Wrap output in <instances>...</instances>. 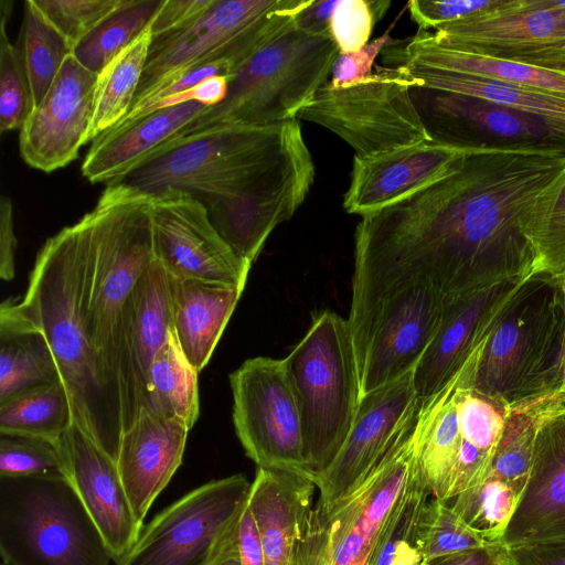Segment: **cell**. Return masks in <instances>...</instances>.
<instances>
[{
  "label": "cell",
  "mask_w": 565,
  "mask_h": 565,
  "mask_svg": "<svg viewBox=\"0 0 565 565\" xmlns=\"http://www.w3.org/2000/svg\"><path fill=\"white\" fill-rule=\"evenodd\" d=\"M563 278L536 270L505 303L480 353L469 388L509 406L562 388Z\"/></svg>",
  "instance_id": "5b68a950"
},
{
  "label": "cell",
  "mask_w": 565,
  "mask_h": 565,
  "mask_svg": "<svg viewBox=\"0 0 565 565\" xmlns=\"http://www.w3.org/2000/svg\"><path fill=\"white\" fill-rule=\"evenodd\" d=\"M390 6L387 0H340L330 24L339 52L354 53L363 49Z\"/></svg>",
  "instance_id": "7dc6e473"
},
{
  "label": "cell",
  "mask_w": 565,
  "mask_h": 565,
  "mask_svg": "<svg viewBox=\"0 0 565 565\" xmlns=\"http://www.w3.org/2000/svg\"><path fill=\"white\" fill-rule=\"evenodd\" d=\"M173 330L168 273L154 258L130 292L121 321L119 393L122 434L149 408L152 361Z\"/></svg>",
  "instance_id": "44dd1931"
},
{
  "label": "cell",
  "mask_w": 565,
  "mask_h": 565,
  "mask_svg": "<svg viewBox=\"0 0 565 565\" xmlns=\"http://www.w3.org/2000/svg\"><path fill=\"white\" fill-rule=\"evenodd\" d=\"M83 217L87 227L84 321L119 392L122 310L139 277L154 259L151 195L110 183Z\"/></svg>",
  "instance_id": "277c9868"
},
{
  "label": "cell",
  "mask_w": 565,
  "mask_h": 565,
  "mask_svg": "<svg viewBox=\"0 0 565 565\" xmlns=\"http://www.w3.org/2000/svg\"><path fill=\"white\" fill-rule=\"evenodd\" d=\"M418 84L402 66L375 65L372 75L350 85L328 81L297 119L327 128L360 157L431 141L411 97Z\"/></svg>",
  "instance_id": "30bf717a"
},
{
  "label": "cell",
  "mask_w": 565,
  "mask_h": 565,
  "mask_svg": "<svg viewBox=\"0 0 565 565\" xmlns=\"http://www.w3.org/2000/svg\"><path fill=\"white\" fill-rule=\"evenodd\" d=\"M207 106L189 102L158 109L98 135L82 163L90 183H115L150 153L177 138Z\"/></svg>",
  "instance_id": "484cf974"
},
{
  "label": "cell",
  "mask_w": 565,
  "mask_h": 565,
  "mask_svg": "<svg viewBox=\"0 0 565 565\" xmlns=\"http://www.w3.org/2000/svg\"><path fill=\"white\" fill-rule=\"evenodd\" d=\"M521 493L503 480L487 478L455 497L451 507L488 543L500 544Z\"/></svg>",
  "instance_id": "b9f144b4"
},
{
  "label": "cell",
  "mask_w": 565,
  "mask_h": 565,
  "mask_svg": "<svg viewBox=\"0 0 565 565\" xmlns=\"http://www.w3.org/2000/svg\"><path fill=\"white\" fill-rule=\"evenodd\" d=\"M96 78L72 53L66 57L20 129V154L28 166L50 173L78 157L88 142Z\"/></svg>",
  "instance_id": "d6986e66"
},
{
  "label": "cell",
  "mask_w": 565,
  "mask_h": 565,
  "mask_svg": "<svg viewBox=\"0 0 565 565\" xmlns=\"http://www.w3.org/2000/svg\"><path fill=\"white\" fill-rule=\"evenodd\" d=\"M444 302L438 289L422 284L379 305L353 338L362 396L414 371L439 328Z\"/></svg>",
  "instance_id": "2e32d148"
},
{
  "label": "cell",
  "mask_w": 565,
  "mask_h": 565,
  "mask_svg": "<svg viewBox=\"0 0 565 565\" xmlns=\"http://www.w3.org/2000/svg\"><path fill=\"white\" fill-rule=\"evenodd\" d=\"M462 372L436 395L420 399L412 431L414 461L431 495L446 502L450 501L461 449L455 392Z\"/></svg>",
  "instance_id": "f546056e"
},
{
  "label": "cell",
  "mask_w": 565,
  "mask_h": 565,
  "mask_svg": "<svg viewBox=\"0 0 565 565\" xmlns=\"http://www.w3.org/2000/svg\"><path fill=\"white\" fill-rule=\"evenodd\" d=\"M237 438L257 468L301 475L308 468L298 395L285 359L257 356L230 374Z\"/></svg>",
  "instance_id": "4fadbf2b"
},
{
  "label": "cell",
  "mask_w": 565,
  "mask_h": 565,
  "mask_svg": "<svg viewBox=\"0 0 565 565\" xmlns=\"http://www.w3.org/2000/svg\"><path fill=\"white\" fill-rule=\"evenodd\" d=\"M565 541V407L541 426L530 472L500 545Z\"/></svg>",
  "instance_id": "603a6c76"
},
{
  "label": "cell",
  "mask_w": 565,
  "mask_h": 565,
  "mask_svg": "<svg viewBox=\"0 0 565 565\" xmlns=\"http://www.w3.org/2000/svg\"><path fill=\"white\" fill-rule=\"evenodd\" d=\"M0 476H66L55 443L0 434Z\"/></svg>",
  "instance_id": "bcb514c9"
},
{
  "label": "cell",
  "mask_w": 565,
  "mask_h": 565,
  "mask_svg": "<svg viewBox=\"0 0 565 565\" xmlns=\"http://www.w3.org/2000/svg\"><path fill=\"white\" fill-rule=\"evenodd\" d=\"M411 97L431 141L462 150L565 153V125L482 98L411 87Z\"/></svg>",
  "instance_id": "5bb4252c"
},
{
  "label": "cell",
  "mask_w": 565,
  "mask_h": 565,
  "mask_svg": "<svg viewBox=\"0 0 565 565\" xmlns=\"http://www.w3.org/2000/svg\"><path fill=\"white\" fill-rule=\"evenodd\" d=\"M503 565H565V541L502 546Z\"/></svg>",
  "instance_id": "816d5d0a"
},
{
  "label": "cell",
  "mask_w": 565,
  "mask_h": 565,
  "mask_svg": "<svg viewBox=\"0 0 565 565\" xmlns=\"http://www.w3.org/2000/svg\"><path fill=\"white\" fill-rule=\"evenodd\" d=\"M462 374L455 392L461 435L460 457L490 466L509 405L499 398L461 386Z\"/></svg>",
  "instance_id": "60d3db41"
},
{
  "label": "cell",
  "mask_w": 565,
  "mask_h": 565,
  "mask_svg": "<svg viewBox=\"0 0 565 565\" xmlns=\"http://www.w3.org/2000/svg\"><path fill=\"white\" fill-rule=\"evenodd\" d=\"M565 170V153L467 150L443 177L362 216L354 234L352 337L394 292L429 284L445 298L537 270L522 222Z\"/></svg>",
  "instance_id": "6da1fadb"
},
{
  "label": "cell",
  "mask_w": 565,
  "mask_h": 565,
  "mask_svg": "<svg viewBox=\"0 0 565 565\" xmlns=\"http://www.w3.org/2000/svg\"><path fill=\"white\" fill-rule=\"evenodd\" d=\"M125 0H34L63 35L72 52L76 45L115 12Z\"/></svg>",
  "instance_id": "f6af8a7d"
},
{
  "label": "cell",
  "mask_w": 565,
  "mask_h": 565,
  "mask_svg": "<svg viewBox=\"0 0 565 565\" xmlns=\"http://www.w3.org/2000/svg\"><path fill=\"white\" fill-rule=\"evenodd\" d=\"M428 565H503L502 545L489 544L438 558Z\"/></svg>",
  "instance_id": "9f6ffc18"
},
{
  "label": "cell",
  "mask_w": 565,
  "mask_h": 565,
  "mask_svg": "<svg viewBox=\"0 0 565 565\" xmlns=\"http://www.w3.org/2000/svg\"><path fill=\"white\" fill-rule=\"evenodd\" d=\"M66 476L98 527L114 563L137 541L143 523L131 509L116 461L73 423L55 443Z\"/></svg>",
  "instance_id": "7402d4cb"
},
{
  "label": "cell",
  "mask_w": 565,
  "mask_h": 565,
  "mask_svg": "<svg viewBox=\"0 0 565 565\" xmlns=\"http://www.w3.org/2000/svg\"><path fill=\"white\" fill-rule=\"evenodd\" d=\"M237 547L241 565H264L260 537L248 502L238 525Z\"/></svg>",
  "instance_id": "db71d44e"
},
{
  "label": "cell",
  "mask_w": 565,
  "mask_h": 565,
  "mask_svg": "<svg viewBox=\"0 0 565 565\" xmlns=\"http://www.w3.org/2000/svg\"><path fill=\"white\" fill-rule=\"evenodd\" d=\"M17 237L13 228L12 202L2 194L0 200V278L10 281L14 277Z\"/></svg>",
  "instance_id": "f5cc1de1"
},
{
  "label": "cell",
  "mask_w": 565,
  "mask_h": 565,
  "mask_svg": "<svg viewBox=\"0 0 565 565\" xmlns=\"http://www.w3.org/2000/svg\"><path fill=\"white\" fill-rule=\"evenodd\" d=\"M11 0L0 1V130L21 129L33 109L28 75L17 45L7 34Z\"/></svg>",
  "instance_id": "ee69618b"
},
{
  "label": "cell",
  "mask_w": 565,
  "mask_h": 565,
  "mask_svg": "<svg viewBox=\"0 0 565 565\" xmlns=\"http://www.w3.org/2000/svg\"><path fill=\"white\" fill-rule=\"evenodd\" d=\"M413 431V429H412ZM412 431L350 495L312 505L292 565H363L411 472Z\"/></svg>",
  "instance_id": "7c38bea8"
},
{
  "label": "cell",
  "mask_w": 565,
  "mask_h": 565,
  "mask_svg": "<svg viewBox=\"0 0 565 565\" xmlns=\"http://www.w3.org/2000/svg\"><path fill=\"white\" fill-rule=\"evenodd\" d=\"M152 43L149 26L119 52L98 74L87 141L114 127L129 113Z\"/></svg>",
  "instance_id": "836d02e7"
},
{
  "label": "cell",
  "mask_w": 565,
  "mask_h": 565,
  "mask_svg": "<svg viewBox=\"0 0 565 565\" xmlns=\"http://www.w3.org/2000/svg\"><path fill=\"white\" fill-rule=\"evenodd\" d=\"M339 1L311 0L295 18V25L310 34H330L331 19Z\"/></svg>",
  "instance_id": "11a10c76"
},
{
  "label": "cell",
  "mask_w": 565,
  "mask_h": 565,
  "mask_svg": "<svg viewBox=\"0 0 565 565\" xmlns=\"http://www.w3.org/2000/svg\"><path fill=\"white\" fill-rule=\"evenodd\" d=\"M564 407L565 388L509 406L486 479L497 478L523 491L540 428L550 416Z\"/></svg>",
  "instance_id": "1f68e13d"
},
{
  "label": "cell",
  "mask_w": 565,
  "mask_h": 565,
  "mask_svg": "<svg viewBox=\"0 0 565 565\" xmlns=\"http://www.w3.org/2000/svg\"><path fill=\"white\" fill-rule=\"evenodd\" d=\"M499 0H411L407 9L418 31L435 32L443 25L458 22L489 10Z\"/></svg>",
  "instance_id": "c3c4849f"
},
{
  "label": "cell",
  "mask_w": 565,
  "mask_h": 565,
  "mask_svg": "<svg viewBox=\"0 0 565 565\" xmlns=\"http://www.w3.org/2000/svg\"><path fill=\"white\" fill-rule=\"evenodd\" d=\"M74 423L63 382L42 385L0 402V434L56 443Z\"/></svg>",
  "instance_id": "8d00e7d4"
},
{
  "label": "cell",
  "mask_w": 565,
  "mask_h": 565,
  "mask_svg": "<svg viewBox=\"0 0 565 565\" xmlns=\"http://www.w3.org/2000/svg\"><path fill=\"white\" fill-rule=\"evenodd\" d=\"M413 372L361 397L340 452L315 478L317 504L327 507L350 495L413 429L420 408Z\"/></svg>",
  "instance_id": "e0dca14e"
},
{
  "label": "cell",
  "mask_w": 565,
  "mask_h": 565,
  "mask_svg": "<svg viewBox=\"0 0 565 565\" xmlns=\"http://www.w3.org/2000/svg\"><path fill=\"white\" fill-rule=\"evenodd\" d=\"M285 361L298 395L305 455L315 480L340 452L362 397L349 321L329 310L320 312Z\"/></svg>",
  "instance_id": "ba28073f"
},
{
  "label": "cell",
  "mask_w": 565,
  "mask_h": 565,
  "mask_svg": "<svg viewBox=\"0 0 565 565\" xmlns=\"http://www.w3.org/2000/svg\"><path fill=\"white\" fill-rule=\"evenodd\" d=\"M430 497L413 458L407 481L363 565H426L419 550L417 529L422 511Z\"/></svg>",
  "instance_id": "e575fe53"
},
{
  "label": "cell",
  "mask_w": 565,
  "mask_h": 565,
  "mask_svg": "<svg viewBox=\"0 0 565 565\" xmlns=\"http://www.w3.org/2000/svg\"><path fill=\"white\" fill-rule=\"evenodd\" d=\"M315 175L301 127L291 119L172 139L115 183L148 194L167 188L190 193L206 206L224 242L252 265L271 232L303 203Z\"/></svg>",
  "instance_id": "7a4b0ae2"
},
{
  "label": "cell",
  "mask_w": 565,
  "mask_h": 565,
  "mask_svg": "<svg viewBox=\"0 0 565 565\" xmlns=\"http://www.w3.org/2000/svg\"><path fill=\"white\" fill-rule=\"evenodd\" d=\"M17 47L28 75L35 107L44 98L72 50L63 35L43 15L34 0H25L23 3Z\"/></svg>",
  "instance_id": "74e56055"
},
{
  "label": "cell",
  "mask_w": 565,
  "mask_h": 565,
  "mask_svg": "<svg viewBox=\"0 0 565 565\" xmlns=\"http://www.w3.org/2000/svg\"><path fill=\"white\" fill-rule=\"evenodd\" d=\"M316 490L308 477L257 468L248 508L258 529L264 565H292Z\"/></svg>",
  "instance_id": "4316f807"
},
{
  "label": "cell",
  "mask_w": 565,
  "mask_h": 565,
  "mask_svg": "<svg viewBox=\"0 0 565 565\" xmlns=\"http://www.w3.org/2000/svg\"><path fill=\"white\" fill-rule=\"evenodd\" d=\"M168 289L178 342L200 372L210 361L244 289L169 274Z\"/></svg>",
  "instance_id": "f1b7e54d"
},
{
  "label": "cell",
  "mask_w": 565,
  "mask_h": 565,
  "mask_svg": "<svg viewBox=\"0 0 565 565\" xmlns=\"http://www.w3.org/2000/svg\"><path fill=\"white\" fill-rule=\"evenodd\" d=\"M84 217L43 244L18 310L44 334L67 391L74 423L114 461L122 436L120 396L86 330Z\"/></svg>",
  "instance_id": "3957f363"
},
{
  "label": "cell",
  "mask_w": 565,
  "mask_h": 565,
  "mask_svg": "<svg viewBox=\"0 0 565 565\" xmlns=\"http://www.w3.org/2000/svg\"><path fill=\"white\" fill-rule=\"evenodd\" d=\"M450 49L565 75V0H499L431 32Z\"/></svg>",
  "instance_id": "9a60e30c"
},
{
  "label": "cell",
  "mask_w": 565,
  "mask_h": 565,
  "mask_svg": "<svg viewBox=\"0 0 565 565\" xmlns=\"http://www.w3.org/2000/svg\"><path fill=\"white\" fill-rule=\"evenodd\" d=\"M422 86L469 95L565 125V98L495 79L431 68L401 65Z\"/></svg>",
  "instance_id": "d6a6232c"
},
{
  "label": "cell",
  "mask_w": 565,
  "mask_h": 565,
  "mask_svg": "<svg viewBox=\"0 0 565 565\" xmlns=\"http://www.w3.org/2000/svg\"><path fill=\"white\" fill-rule=\"evenodd\" d=\"M57 382L61 373L44 334L7 298L0 306V402Z\"/></svg>",
  "instance_id": "4dcf8cb0"
},
{
  "label": "cell",
  "mask_w": 565,
  "mask_h": 565,
  "mask_svg": "<svg viewBox=\"0 0 565 565\" xmlns=\"http://www.w3.org/2000/svg\"><path fill=\"white\" fill-rule=\"evenodd\" d=\"M213 565H241L237 541L221 554Z\"/></svg>",
  "instance_id": "6f0895ef"
},
{
  "label": "cell",
  "mask_w": 565,
  "mask_h": 565,
  "mask_svg": "<svg viewBox=\"0 0 565 565\" xmlns=\"http://www.w3.org/2000/svg\"><path fill=\"white\" fill-rule=\"evenodd\" d=\"M522 230L534 248L537 270L565 276V170L536 196Z\"/></svg>",
  "instance_id": "ab89813d"
},
{
  "label": "cell",
  "mask_w": 565,
  "mask_h": 565,
  "mask_svg": "<svg viewBox=\"0 0 565 565\" xmlns=\"http://www.w3.org/2000/svg\"><path fill=\"white\" fill-rule=\"evenodd\" d=\"M310 1L215 0L191 25L152 41L132 106L198 65L227 61L233 75L284 33Z\"/></svg>",
  "instance_id": "9c48e42d"
},
{
  "label": "cell",
  "mask_w": 565,
  "mask_h": 565,
  "mask_svg": "<svg viewBox=\"0 0 565 565\" xmlns=\"http://www.w3.org/2000/svg\"><path fill=\"white\" fill-rule=\"evenodd\" d=\"M198 373L181 350L173 329L151 364L149 409L180 422L190 430L200 413Z\"/></svg>",
  "instance_id": "d590c367"
},
{
  "label": "cell",
  "mask_w": 565,
  "mask_h": 565,
  "mask_svg": "<svg viewBox=\"0 0 565 565\" xmlns=\"http://www.w3.org/2000/svg\"><path fill=\"white\" fill-rule=\"evenodd\" d=\"M338 54L331 34H310L294 22L230 76L225 98L206 107L177 138L222 126L297 119L328 82Z\"/></svg>",
  "instance_id": "8992f818"
},
{
  "label": "cell",
  "mask_w": 565,
  "mask_h": 565,
  "mask_svg": "<svg viewBox=\"0 0 565 565\" xmlns=\"http://www.w3.org/2000/svg\"><path fill=\"white\" fill-rule=\"evenodd\" d=\"M467 150L425 141L374 156H354L343 196L349 214L361 217L447 173Z\"/></svg>",
  "instance_id": "cb8c5ba5"
},
{
  "label": "cell",
  "mask_w": 565,
  "mask_h": 565,
  "mask_svg": "<svg viewBox=\"0 0 565 565\" xmlns=\"http://www.w3.org/2000/svg\"><path fill=\"white\" fill-rule=\"evenodd\" d=\"M393 40L388 31L369 42L354 53L338 54L331 71L330 84L334 87L345 86L364 79L373 74L375 58Z\"/></svg>",
  "instance_id": "681fc988"
},
{
  "label": "cell",
  "mask_w": 565,
  "mask_h": 565,
  "mask_svg": "<svg viewBox=\"0 0 565 565\" xmlns=\"http://www.w3.org/2000/svg\"><path fill=\"white\" fill-rule=\"evenodd\" d=\"M387 66L422 65L505 82L565 98V75L504 58L467 53L438 43L429 31L393 40L381 53Z\"/></svg>",
  "instance_id": "83f0119b"
},
{
  "label": "cell",
  "mask_w": 565,
  "mask_h": 565,
  "mask_svg": "<svg viewBox=\"0 0 565 565\" xmlns=\"http://www.w3.org/2000/svg\"><path fill=\"white\" fill-rule=\"evenodd\" d=\"M1 565H110L113 557L65 476H0Z\"/></svg>",
  "instance_id": "52a82bcc"
},
{
  "label": "cell",
  "mask_w": 565,
  "mask_h": 565,
  "mask_svg": "<svg viewBox=\"0 0 565 565\" xmlns=\"http://www.w3.org/2000/svg\"><path fill=\"white\" fill-rule=\"evenodd\" d=\"M163 0H125L73 50L75 58L98 74L151 23Z\"/></svg>",
  "instance_id": "f35d334b"
},
{
  "label": "cell",
  "mask_w": 565,
  "mask_h": 565,
  "mask_svg": "<svg viewBox=\"0 0 565 565\" xmlns=\"http://www.w3.org/2000/svg\"><path fill=\"white\" fill-rule=\"evenodd\" d=\"M215 0H163L150 28L152 41L182 31L200 19Z\"/></svg>",
  "instance_id": "f907efd6"
},
{
  "label": "cell",
  "mask_w": 565,
  "mask_h": 565,
  "mask_svg": "<svg viewBox=\"0 0 565 565\" xmlns=\"http://www.w3.org/2000/svg\"><path fill=\"white\" fill-rule=\"evenodd\" d=\"M150 195L153 255L169 275L245 288L252 265L220 236L201 201L173 188Z\"/></svg>",
  "instance_id": "ac0fdd59"
},
{
  "label": "cell",
  "mask_w": 565,
  "mask_h": 565,
  "mask_svg": "<svg viewBox=\"0 0 565 565\" xmlns=\"http://www.w3.org/2000/svg\"><path fill=\"white\" fill-rule=\"evenodd\" d=\"M417 537L424 563L489 545L450 503L431 495L418 522Z\"/></svg>",
  "instance_id": "7bdbcfd3"
},
{
  "label": "cell",
  "mask_w": 565,
  "mask_h": 565,
  "mask_svg": "<svg viewBox=\"0 0 565 565\" xmlns=\"http://www.w3.org/2000/svg\"><path fill=\"white\" fill-rule=\"evenodd\" d=\"M188 431L180 422L149 408H142L124 431L116 465L139 522L182 463Z\"/></svg>",
  "instance_id": "d4e9b609"
},
{
  "label": "cell",
  "mask_w": 565,
  "mask_h": 565,
  "mask_svg": "<svg viewBox=\"0 0 565 565\" xmlns=\"http://www.w3.org/2000/svg\"><path fill=\"white\" fill-rule=\"evenodd\" d=\"M250 487L236 473L186 492L143 524L115 565H213L237 540Z\"/></svg>",
  "instance_id": "8fae6325"
},
{
  "label": "cell",
  "mask_w": 565,
  "mask_h": 565,
  "mask_svg": "<svg viewBox=\"0 0 565 565\" xmlns=\"http://www.w3.org/2000/svg\"><path fill=\"white\" fill-rule=\"evenodd\" d=\"M525 278L445 298L439 328L413 371L419 399L436 395L481 353L505 303Z\"/></svg>",
  "instance_id": "ffe728a7"
},
{
  "label": "cell",
  "mask_w": 565,
  "mask_h": 565,
  "mask_svg": "<svg viewBox=\"0 0 565 565\" xmlns=\"http://www.w3.org/2000/svg\"><path fill=\"white\" fill-rule=\"evenodd\" d=\"M562 278H563V288H564V297H565V276H563ZM561 382H562V388H565V333H564L563 349H562Z\"/></svg>",
  "instance_id": "680465c9"
}]
</instances>
